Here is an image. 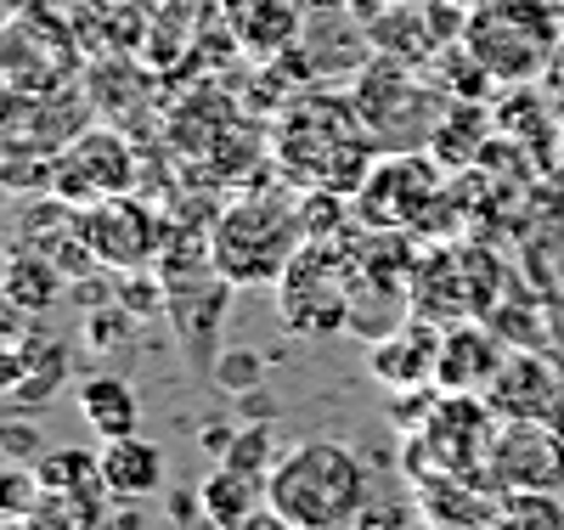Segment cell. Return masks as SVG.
I'll list each match as a JSON object with an SVG mask.
<instances>
[{"instance_id": "1", "label": "cell", "mask_w": 564, "mask_h": 530, "mask_svg": "<svg viewBox=\"0 0 564 530\" xmlns=\"http://www.w3.org/2000/svg\"><path fill=\"white\" fill-rule=\"evenodd\" d=\"M367 468L339 441L289 446L265 474V508L282 513L294 530H350L367 513Z\"/></svg>"}, {"instance_id": "2", "label": "cell", "mask_w": 564, "mask_h": 530, "mask_svg": "<svg viewBox=\"0 0 564 530\" xmlns=\"http://www.w3.org/2000/svg\"><path fill=\"white\" fill-rule=\"evenodd\" d=\"M276 164L282 175H294L311 192H356L372 164H379V141L367 136L356 108H334V102H305L282 119L276 130Z\"/></svg>"}, {"instance_id": "3", "label": "cell", "mask_w": 564, "mask_h": 530, "mask_svg": "<svg viewBox=\"0 0 564 530\" xmlns=\"http://www.w3.org/2000/svg\"><path fill=\"white\" fill-rule=\"evenodd\" d=\"M457 45L491 85H536L564 45V12L553 0H475Z\"/></svg>"}, {"instance_id": "4", "label": "cell", "mask_w": 564, "mask_h": 530, "mask_svg": "<svg viewBox=\"0 0 564 530\" xmlns=\"http://www.w3.org/2000/svg\"><path fill=\"white\" fill-rule=\"evenodd\" d=\"M209 249L226 282H276L289 271V260L305 249V220L300 209H282L271 198H243L220 215Z\"/></svg>"}, {"instance_id": "5", "label": "cell", "mask_w": 564, "mask_h": 530, "mask_svg": "<svg viewBox=\"0 0 564 530\" xmlns=\"http://www.w3.org/2000/svg\"><path fill=\"white\" fill-rule=\"evenodd\" d=\"M497 412L486 396L475 390H441L423 407V429L412 435V446L423 452V474L446 468V474H486L491 441H497Z\"/></svg>"}, {"instance_id": "6", "label": "cell", "mask_w": 564, "mask_h": 530, "mask_svg": "<svg viewBox=\"0 0 564 530\" xmlns=\"http://www.w3.org/2000/svg\"><path fill=\"white\" fill-rule=\"evenodd\" d=\"M486 479L497 491H564V435L542 418H502Z\"/></svg>"}, {"instance_id": "7", "label": "cell", "mask_w": 564, "mask_h": 530, "mask_svg": "<svg viewBox=\"0 0 564 530\" xmlns=\"http://www.w3.org/2000/svg\"><path fill=\"white\" fill-rule=\"evenodd\" d=\"M350 108L361 113V125H367V136L379 141V148H390V153H401V119H412L423 136H435V119H430V90H423L412 74H406V63H372L367 74H361V85H356V96H350Z\"/></svg>"}, {"instance_id": "8", "label": "cell", "mask_w": 564, "mask_h": 530, "mask_svg": "<svg viewBox=\"0 0 564 530\" xmlns=\"http://www.w3.org/2000/svg\"><path fill=\"white\" fill-rule=\"evenodd\" d=\"M430 192H435L430 159L423 153H390L356 186V215L367 226H406V220H417L423 204H430Z\"/></svg>"}, {"instance_id": "9", "label": "cell", "mask_w": 564, "mask_h": 530, "mask_svg": "<svg viewBox=\"0 0 564 530\" xmlns=\"http://www.w3.org/2000/svg\"><path fill=\"white\" fill-rule=\"evenodd\" d=\"M486 401L497 418H542L553 423L558 401H564V367L542 350H513L502 356L497 378L486 383Z\"/></svg>"}, {"instance_id": "10", "label": "cell", "mask_w": 564, "mask_h": 530, "mask_svg": "<svg viewBox=\"0 0 564 530\" xmlns=\"http://www.w3.org/2000/svg\"><path fill=\"white\" fill-rule=\"evenodd\" d=\"M502 491L491 486L486 474H446L430 468L417 479V513L430 530H491Z\"/></svg>"}, {"instance_id": "11", "label": "cell", "mask_w": 564, "mask_h": 530, "mask_svg": "<svg viewBox=\"0 0 564 530\" xmlns=\"http://www.w3.org/2000/svg\"><path fill=\"white\" fill-rule=\"evenodd\" d=\"M305 18L311 0H220V23L249 57H282L289 45H300Z\"/></svg>"}, {"instance_id": "12", "label": "cell", "mask_w": 564, "mask_h": 530, "mask_svg": "<svg viewBox=\"0 0 564 530\" xmlns=\"http://www.w3.org/2000/svg\"><path fill=\"white\" fill-rule=\"evenodd\" d=\"M79 231H85V249L97 255L102 266H141V260L153 255V244H159L148 209H135L124 192H119V198L90 204L85 220H79Z\"/></svg>"}, {"instance_id": "13", "label": "cell", "mask_w": 564, "mask_h": 530, "mask_svg": "<svg viewBox=\"0 0 564 530\" xmlns=\"http://www.w3.org/2000/svg\"><path fill=\"white\" fill-rule=\"evenodd\" d=\"M97 463H102V486H108L113 502H148L164 486V452L153 441H141V435L102 441Z\"/></svg>"}, {"instance_id": "14", "label": "cell", "mask_w": 564, "mask_h": 530, "mask_svg": "<svg viewBox=\"0 0 564 530\" xmlns=\"http://www.w3.org/2000/svg\"><path fill=\"white\" fill-rule=\"evenodd\" d=\"M198 508H204V519H209L215 530H243V524L265 508V474H249V468L220 463V468L204 479Z\"/></svg>"}, {"instance_id": "15", "label": "cell", "mask_w": 564, "mask_h": 530, "mask_svg": "<svg viewBox=\"0 0 564 530\" xmlns=\"http://www.w3.org/2000/svg\"><path fill=\"white\" fill-rule=\"evenodd\" d=\"M497 367H502V350L486 339L480 327H452L441 339L435 383H441V390H475V396H486V383L497 378Z\"/></svg>"}, {"instance_id": "16", "label": "cell", "mask_w": 564, "mask_h": 530, "mask_svg": "<svg viewBox=\"0 0 564 530\" xmlns=\"http://www.w3.org/2000/svg\"><path fill=\"white\" fill-rule=\"evenodd\" d=\"M367 367L379 372L390 390H417V383H430L435 367H441V339L430 327H412V333H390L384 345H372Z\"/></svg>"}, {"instance_id": "17", "label": "cell", "mask_w": 564, "mask_h": 530, "mask_svg": "<svg viewBox=\"0 0 564 530\" xmlns=\"http://www.w3.org/2000/svg\"><path fill=\"white\" fill-rule=\"evenodd\" d=\"M68 159H79V164H85V181L68 192L74 204H102V198H119V192L130 186V175H135V170H130V153H124V141H113V136H85Z\"/></svg>"}, {"instance_id": "18", "label": "cell", "mask_w": 564, "mask_h": 530, "mask_svg": "<svg viewBox=\"0 0 564 530\" xmlns=\"http://www.w3.org/2000/svg\"><path fill=\"white\" fill-rule=\"evenodd\" d=\"M79 418L90 423V435L113 441V435H135L141 407H135V390L124 378H90L79 390Z\"/></svg>"}, {"instance_id": "19", "label": "cell", "mask_w": 564, "mask_h": 530, "mask_svg": "<svg viewBox=\"0 0 564 530\" xmlns=\"http://www.w3.org/2000/svg\"><path fill=\"white\" fill-rule=\"evenodd\" d=\"M491 530H564V497L558 491H502Z\"/></svg>"}, {"instance_id": "20", "label": "cell", "mask_w": 564, "mask_h": 530, "mask_svg": "<svg viewBox=\"0 0 564 530\" xmlns=\"http://www.w3.org/2000/svg\"><path fill=\"white\" fill-rule=\"evenodd\" d=\"M45 497V479L40 468H7L0 474V519H12V513H34Z\"/></svg>"}, {"instance_id": "21", "label": "cell", "mask_w": 564, "mask_h": 530, "mask_svg": "<svg viewBox=\"0 0 564 530\" xmlns=\"http://www.w3.org/2000/svg\"><path fill=\"white\" fill-rule=\"evenodd\" d=\"M226 463L231 468H249V474H271V446H265V429H243V441L226 446Z\"/></svg>"}, {"instance_id": "22", "label": "cell", "mask_w": 564, "mask_h": 530, "mask_svg": "<svg viewBox=\"0 0 564 530\" xmlns=\"http://www.w3.org/2000/svg\"><path fill=\"white\" fill-rule=\"evenodd\" d=\"M243 530H294V524L282 519V513H271V508H260V513H254V519H249Z\"/></svg>"}, {"instance_id": "23", "label": "cell", "mask_w": 564, "mask_h": 530, "mask_svg": "<svg viewBox=\"0 0 564 530\" xmlns=\"http://www.w3.org/2000/svg\"><path fill=\"white\" fill-rule=\"evenodd\" d=\"M0 530H40L34 513H12V519H0Z\"/></svg>"}, {"instance_id": "24", "label": "cell", "mask_w": 564, "mask_h": 530, "mask_svg": "<svg viewBox=\"0 0 564 530\" xmlns=\"http://www.w3.org/2000/svg\"><path fill=\"white\" fill-rule=\"evenodd\" d=\"M553 429H558V435H564V401H558V412H553Z\"/></svg>"}, {"instance_id": "25", "label": "cell", "mask_w": 564, "mask_h": 530, "mask_svg": "<svg viewBox=\"0 0 564 530\" xmlns=\"http://www.w3.org/2000/svg\"><path fill=\"white\" fill-rule=\"evenodd\" d=\"M379 7H395V0H379Z\"/></svg>"}, {"instance_id": "26", "label": "cell", "mask_w": 564, "mask_h": 530, "mask_svg": "<svg viewBox=\"0 0 564 530\" xmlns=\"http://www.w3.org/2000/svg\"><path fill=\"white\" fill-rule=\"evenodd\" d=\"M558 148H564V130H558Z\"/></svg>"}, {"instance_id": "27", "label": "cell", "mask_w": 564, "mask_h": 530, "mask_svg": "<svg viewBox=\"0 0 564 530\" xmlns=\"http://www.w3.org/2000/svg\"><path fill=\"white\" fill-rule=\"evenodd\" d=\"M423 530H430V524H423Z\"/></svg>"}]
</instances>
